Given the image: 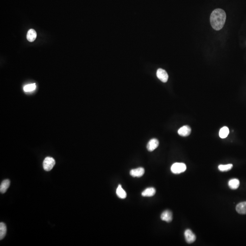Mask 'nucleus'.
I'll list each match as a JSON object with an SVG mask.
<instances>
[{
  "label": "nucleus",
  "mask_w": 246,
  "mask_h": 246,
  "mask_svg": "<svg viewBox=\"0 0 246 246\" xmlns=\"http://www.w3.org/2000/svg\"><path fill=\"white\" fill-rule=\"evenodd\" d=\"M226 19V14L222 9H216L211 15L210 22L213 29L216 31L222 29Z\"/></svg>",
  "instance_id": "f257e3e1"
},
{
  "label": "nucleus",
  "mask_w": 246,
  "mask_h": 246,
  "mask_svg": "<svg viewBox=\"0 0 246 246\" xmlns=\"http://www.w3.org/2000/svg\"><path fill=\"white\" fill-rule=\"evenodd\" d=\"M171 169L172 172L174 174H180L185 171L186 166L183 163H175L172 165Z\"/></svg>",
  "instance_id": "f03ea898"
},
{
  "label": "nucleus",
  "mask_w": 246,
  "mask_h": 246,
  "mask_svg": "<svg viewBox=\"0 0 246 246\" xmlns=\"http://www.w3.org/2000/svg\"><path fill=\"white\" fill-rule=\"evenodd\" d=\"M55 164V160L51 157H47L43 162V167L47 171H49L54 167Z\"/></svg>",
  "instance_id": "7ed1b4c3"
},
{
  "label": "nucleus",
  "mask_w": 246,
  "mask_h": 246,
  "mask_svg": "<svg viewBox=\"0 0 246 246\" xmlns=\"http://www.w3.org/2000/svg\"><path fill=\"white\" fill-rule=\"evenodd\" d=\"M185 237V241L188 243H193L196 241V235L193 233V232L190 229H187L185 230L184 233Z\"/></svg>",
  "instance_id": "20e7f679"
},
{
  "label": "nucleus",
  "mask_w": 246,
  "mask_h": 246,
  "mask_svg": "<svg viewBox=\"0 0 246 246\" xmlns=\"http://www.w3.org/2000/svg\"><path fill=\"white\" fill-rule=\"evenodd\" d=\"M157 75L158 78L163 83H166L168 81V75L165 70L162 69H159L157 70Z\"/></svg>",
  "instance_id": "39448f33"
},
{
  "label": "nucleus",
  "mask_w": 246,
  "mask_h": 246,
  "mask_svg": "<svg viewBox=\"0 0 246 246\" xmlns=\"http://www.w3.org/2000/svg\"><path fill=\"white\" fill-rule=\"evenodd\" d=\"M159 145L158 140L156 139H152L149 141L147 145V149L149 151H154Z\"/></svg>",
  "instance_id": "423d86ee"
},
{
  "label": "nucleus",
  "mask_w": 246,
  "mask_h": 246,
  "mask_svg": "<svg viewBox=\"0 0 246 246\" xmlns=\"http://www.w3.org/2000/svg\"><path fill=\"white\" fill-rule=\"evenodd\" d=\"M145 169L142 167L132 169L130 171V175L134 177H140L145 173Z\"/></svg>",
  "instance_id": "0eeeda50"
},
{
  "label": "nucleus",
  "mask_w": 246,
  "mask_h": 246,
  "mask_svg": "<svg viewBox=\"0 0 246 246\" xmlns=\"http://www.w3.org/2000/svg\"><path fill=\"white\" fill-rule=\"evenodd\" d=\"M191 133V129L188 126H185L180 128L178 130V133L180 135L183 137L189 136Z\"/></svg>",
  "instance_id": "6e6552de"
},
{
  "label": "nucleus",
  "mask_w": 246,
  "mask_h": 246,
  "mask_svg": "<svg viewBox=\"0 0 246 246\" xmlns=\"http://www.w3.org/2000/svg\"><path fill=\"white\" fill-rule=\"evenodd\" d=\"M160 217L162 221L167 222H171L172 220V213L170 211H165L162 212Z\"/></svg>",
  "instance_id": "1a4fd4ad"
},
{
  "label": "nucleus",
  "mask_w": 246,
  "mask_h": 246,
  "mask_svg": "<svg viewBox=\"0 0 246 246\" xmlns=\"http://www.w3.org/2000/svg\"><path fill=\"white\" fill-rule=\"evenodd\" d=\"M236 211L240 214H246V202L239 203L236 205Z\"/></svg>",
  "instance_id": "9d476101"
},
{
  "label": "nucleus",
  "mask_w": 246,
  "mask_h": 246,
  "mask_svg": "<svg viewBox=\"0 0 246 246\" xmlns=\"http://www.w3.org/2000/svg\"><path fill=\"white\" fill-rule=\"evenodd\" d=\"M156 190L153 187H149L142 192V196L144 197H153L155 195Z\"/></svg>",
  "instance_id": "9b49d317"
},
{
  "label": "nucleus",
  "mask_w": 246,
  "mask_h": 246,
  "mask_svg": "<svg viewBox=\"0 0 246 246\" xmlns=\"http://www.w3.org/2000/svg\"><path fill=\"white\" fill-rule=\"evenodd\" d=\"M37 33L34 29H31L28 31L27 35V40L29 42H33L35 41L37 38Z\"/></svg>",
  "instance_id": "f8f14e48"
},
{
  "label": "nucleus",
  "mask_w": 246,
  "mask_h": 246,
  "mask_svg": "<svg viewBox=\"0 0 246 246\" xmlns=\"http://www.w3.org/2000/svg\"><path fill=\"white\" fill-rule=\"evenodd\" d=\"M240 185V182L237 179L230 180L228 182V186L232 190L237 189Z\"/></svg>",
  "instance_id": "ddd939ff"
},
{
  "label": "nucleus",
  "mask_w": 246,
  "mask_h": 246,
  "mask_svg": "<svg viewBox=\"0 0 246 246\" xmlns=\"http://www.w3.org/2000/svg\"><path fill=\"white\" fill-rule=\"evenodd\" d=\"M10 185V180L8 179L5 180L1 183L0 185V191L1 193H4L7 191L8 188Z\"/></svg>",
  "instance_id": "4468645a"
},
{
  "label": "nucleus",
  "mask_w": 246,
  "mask_h": 246,
  "mask_svg": "<svg viewBox=\"0 0 246 246\" xmlns=\"http://www.w3.org/2000/svg\"><path fill=\"white\" fill-rule=\"evenodd\" d=\"M116 194L119 198L121 199H125L127 197L126 192L122 188L120 185H119L116 190Z\"/></svg>",
  "instance_id": "2eb2a0df"
},
{
  "label": "nucleus",
  "mask_w": 246,
  "mask_h": 246,
  "mask_svg": "<svg viewBox=\"0 0 246 246\" xmlns=\"http://www.w3.org/2000/svg\"><path fill=\"white\" fill-rule=\"evenodd\" d=\"M229 133V129L227 126L222 128L219 131V136L222 139L226 138Z\"/></svg>",
  "instance_id": "dca6fc26"
},
{
  "label": "nucleus",
  "mask_w": 246,
  "mask_h": 246,
  "mask_svg": "<svg viewBox=\"0 0 246 246\" xmlns=\"http://www.w3.org/2000/svg\"><path fill=\"white\" fill-rule=\"evenodd\" d=\"M7 226L3 222L0 223V239H4L7 233Z\"/></svg>",
  "instance_id": "f3484780"
},
{
  "label": "nucleus",
  "mask_w": 246,
  "mask_h": 246,
  "mask_svg": "<svg viewBox=\"0 0 246 246\" xmlns=\"http://www.w3.org/2000/svg\"><path fill=\"white\" fill-rule=\"evenodd\" d=\"M233 167V165L232 164H228V165H220L218 166V169L221 171H228L232 169Z\"/></svg>",
  "instance_id": "a211bd4d"
},
{
  "label": "nucleus",
  "mask_w": 246,
  "mask_h": 246,
  "mask_svg": "<svg viewBox=\"0 0 246 246\" xmlns=\"http://www.w3.org/2000/svg\"><path fill=\"white\" fill-rule=\"evenodd\" d=\"M36 86L35 83L28 84L25 85L23 88V90L25 92H29L33 91L36 89Z\"/></svg>",
  "instance_id": "6ab92c4d"
}]
</instances>
